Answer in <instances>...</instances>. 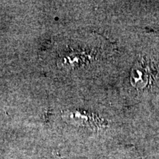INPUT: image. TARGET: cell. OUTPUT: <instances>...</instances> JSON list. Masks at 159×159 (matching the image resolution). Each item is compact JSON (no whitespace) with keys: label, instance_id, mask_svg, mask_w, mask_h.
<instances>
[{"label":"cell","instance_id":"cell-1","mask_svg":"<svg viewBox=\"0 0 159 159\" xmlns=\"http://www.w3.org/2000/svg\"><path fill=\"white\" fill-rule=\"evenodd\" d=\"M110 94L139 132L159 114V1H134Z\"/></svg>","mask_w":159,"mask_h":159}]
</instances>
